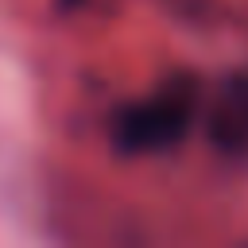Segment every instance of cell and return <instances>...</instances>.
I'll return each mask as SVG.
<instances>
[{
  "instance_id": "cell-1",
  "label": "cell",
  "mask_w": 248,
  "mask_h": 248,
  "mask_svg": "<svg viewBox=\"0 0 248 248\" xmlns=\"http://www.w3.org/2000/svg\"><path fill=\"white\" fill-rule=\"evenodd\" d=\"M198 81L190 74H170L147 101H136L116 112L112 143L124 155H155L186 140L198 116Z\"/></svg>"
},
{
  "instance_id": "cell-2",
  "label": "cell",
  "mask_w": 248,
  "mask_h": 248,
  "mask_svg": "<svg viewBox=\"0 0 248 248\" xmlns=\"http://www.w3.org/2000/svg\"><path fill=\"white\" fill-rule=\"evenodd\" d=\"M205 140L225 155H248V74H232L221 81L213 101L205 105Z\"/></svg>"
}]
</instances>
